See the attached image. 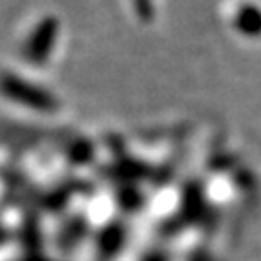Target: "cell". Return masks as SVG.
Wrapping results in <instances>:
<instances>
[{
  "mask_svg": "<svg viewBox=\"0 0 261 261\" xmlns=\"http://www.w3.org/2000/svg\"><path fill=\"white\" fill-rule=\"evenodd\" d=\"M0 95L10 103L43 114H53L58 109V101L50 91L37 84H29L25 77L14 72H0Z\"/></svg>",
  "mask_w": 261,
  "mask_h": 261,
  "instance_id": "1",
  "label": "cell"
},
{
  "mask_svg": "<svg viewBox=\"0 0 261 261\" xmlns=\"http://www.w3.org/2000/svg\"><path fill=\"white\" fill-rule=\"evenodd\" d=\"M56 39H58V21L53 16H47L31 29V33L23 43L21 55L29 64L43 66L55 50Z\"/></svg>",
  "mask_w": 261,
  "mask_h": 261,
  "instance_id": "2",
  "label": "cell"
}]
</instances>
